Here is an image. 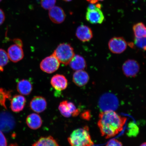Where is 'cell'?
Returning <instances> with one entry per match:
<instances>
[{"instance_id":"1","label":"cell","mask_w":146,"mask_h":146,"mask_svg":"<svg viewBox=\"0 0 146 146\" xmlns=\"http://www.w3.org/2000/svg\"><path fill=\"white\" fill-rule=\"evenodd\" d=\"M99 118L98 127L102 135L106 139L112 137L121 132L127 120L114 111L100 112Z\"/></svg>"},{"instance_id":"2","label":"cell","mask_w":146,"mask_h":146,"mask_svg":"<svg viewBox=\"0 0 146 146\" xmlns=\"http://www.w3.org/2000/svg\"><path fill=\"white\" fill-rule=\"evenodd\" d=\"M68 140L70 146H93L94 145L87 126L74 130Z\"/></svg>"},{"instance_id":"3","label":"cell","mask_w":146,"mask_h":146,"mask_svg":"<svg viewBox=\"0 0 146 146\" xmlns=\"http://www.w3.org/2000/svg\"><path fill=\"white\" fill-rule=\"evenodd\" d=\"M60 63L65 65L69 64L75 55L74 49L69 44H60L53 54Z\"/></svg>"},{"instance_id":"4","label":"cell","mask_w":146,"mask_h":146,"mask_svg":"<svg viewBox=\"0 0 146 146\" xmlns=\"http://www.w3.org/2000/svg\"><path fill=\"white\" fill-rule=\"evenodd\" d=\"M102 5L98 3L89 5L87 9L86 19L93 24H101L105 20V17L101 10Z\"/></svg>"},{"instance_id":"5","label":"cell","mask_w":146,"mask_h":146,"mask_svg":"<svg viewBox=\"0 0 146 146\" xmlns=\"http://www.w3.org/2000/svg\"><path fill=\"white\" fill-rule=\"evenodd\" d=\"M60 62L53 54L45 58L40 64V67L43 72L52 74L59 68Z\"/></svg>"},{"instance_id":"6","label":"cell","mask_w":146,"mask_h":146,"mask_svg":"<svg viewBox=\"0 0 146 146\" xmlns=\"http://www.w3.org/2000/svg\"><path fill=\"white\" fill-rule=\"evenodd\" d=\"M118 104L116 97L109 93L102 96L99 102L100 107L103 111H114L117 107Z\"/></svg>"},{"instance_id":"7","label":"cell","mask_w":146,"mask_h":146,"mask_svg":"<svg viewBox=\"0 0 146 146\" xmlns=\"http://www.w3.org/2000/svg\"><path fill=\"white\" fill-rule=\"evenodd\" d=\"M58 108L62 115L67 118L77 116L80 112L79 109L74 103L67 100H64L60 103Z\"/></svg>"},{"instance_id":"8","label":"cell","mask_w":146,"mask_h":146,"mask_svg":"<svg viewBox=\"0 0 146 146\" xmlns=\"http://www.w3.org/2000/svg\"><path fill=\"white\" fill-rule=\"evenodd\" d=\"M15 125V120L10 113L6 112L0 113V131L9 132L13 129Z\"/></svg>"},{"instance_id":"9","label":"cell","mask_w":146,"mask_h":146,"mask_svg":"<svg viewBox=\"0 0 146 146\" xmlns=\"http://www.w3.org/2000/svg\"><path fill=\"white\" fill-rule=\"evenodd\" d=\"M127 43L123 37H114L111 38L108 42L109 50L113 53L120 54L127 48Z\"/></svg>"},{"instance_id":"10","label":"cell","mask_w":146,"mask_h":146,"mask_svg":"<svg viewBox=\"0 0 146 146\" xmlns=\"http://www.w3.org/2000/svg\"><path fill=\"white\" fill-rule=\"evenodd\" d=\"M125 75L128 77H134L140 70V65L136 60L129 59L125 62L122 66Z\"/></svg>"},{"instance_id":"11","label":"cell","mask_w":146,"mask_h":146,"mask_svg":"<svg viewBox=\"0 0 146 146\" xmlns=\"http://www.w3.org/2000/svg\"><path fill=\"white\" fill-rule=\"evenodd\" d=\"M23 46L15 43L9 47L7 52L9 60L14 63H17L23 59L24 54Z\"/></svg>"},{"instance_id":"12","label":"cell","mask_w":146,"mask_h":146,"mask_svg":"<svg viewBox=\"0 0 146 146\" xmlns=\"http://www.w3.org/2000/svg\"><path fill=\"white\" fill-rule=\"evenodd\" d=\"M30 106L31 109L34 112L40 113L44 111L46 108V100L43 97L36 96L31 100Z\"/></svg>"},{"instance_id":"13","label":"cell","mask_w":146,"mask_h":146,"mask_svg":"<svg viewBox=\"0 0 146 146\" xmlns=\"http://www.w3.org/2000/svg\"><path fill=\"white\" fill-rule=\"evenodd\" d=\"M51 85L56 90L61 91L64 90L68 86V81L63 75L56 74L51 78Z\"/></svg>"},{"instance_id":"14","label":"cell","mask_w":146,"mask_h":146,"mask_svg":"<svg viewBox=\"0 0 146 146\" xmlns=\"http://www.w3.org/2000/svg\"><path fill=\"white\" fill-rule=\"evenodd\" d=\"M49 10V17L52 22L60 24L64 21L65 14L63 9L60 7L54 6Z\"/></svg>"},{"instance_id":"15","label":"cell","mask_w":146,"mask_h":146,"mask_svg":"<svg viewBox=\"0 0 146 146\" xmlns=\"http://www.w3.org/2000/svg\"><path fill=\"white\" fill-rule=\"evenodd\" d=\"M76 36L80 41L86 42L92 39L93 34L90 27L86 25H82L78 27L76 30Z\"/></svg>"},{"instance_id":"16","label":"cell","mask_w":146,"mask_h":146,"mask_svg":"<svg viewBox=\"0 0 146 146\" xmlns=\"http://www.w3.org/2000/svg\"><path fill=\"white\" fill-rule=\"evenodd\" d=\"M26 100L22 95H16L13 98L11 102V108L13 112H19L24 108Z\"/></svg>"},{"instance_id":"17","label":"cell","mask_w":146,"mask_h":146,"mask_svg":"<svg viewBox=\"0 0 146 146\" xmlns=\"http://www.w3.org/2000/svg\"><path fill=\"white\" fill-rule=\"evenodd\" d=\"M73 81L78 87L84 86L88 83L89 76L88 74L83 70L76 71L73 76Z\"/></svg>"},{"instance_id":"18","label":"cell","mask_w":146,"mask_h":146,"mask_svg":"<svg viewBox=\"0 0 146 146\" xmlns=\"http://www.w3.org/2000/svg\"><path fill=\"white\" fill-rule=\"evenodd\" d=\"M71 68L73 70H83L86 67V63L84 58L79 55H75L69 63Z\"/></svg>"},{"instance_id":"19","label":"cell","mask_w":146,"mask_h":146,"mask_svg":"<svg viewBox=\"0 0 146 146\" xmlns=\"http://www.w3.org/2000/svg\"><path fill=\"white\" fill-rule=\"evenodd\" d=\"M26 123L27 126L30 129L35 130L41 127L42 124V121L41 117L39 115L32 113L27 116Z\"/></svg>"},{"instance_id":"20","label":"cell","mask_w":146,"mask_h":146,"mask_svg":"<svg viewBox=\"0 0 146 146\" xmlns=\"http://www.w3.org/2000/svg\"><path fill=\"white\" fill-rule=\"evenodd\" d=\"M17 89L19 94L24 96H27L32 92L33 86L29 80L23 79L18 82Z\"/></svg>"},{"instance_id":"21","label":"cell","mask_w":146,"mask_h":146,"mask_svg":"<svg viewBox=\"0 0 146 146\" xmlns=\"http://www.w3.org/2000/svg\"><path fill=\"white\" fill-rule=\"evenodd\" d=\"M32 146H60L53 137H42L33 144Z\"/></svg>"},{"instance_id":"22","label":"cell","mask_w":146,"mask_h":146,"mask_svg":"<svg viewBox=\"0 0 146 146\" xmlns=\"http://www.w3.org/2000/svg\"><path fill=\"white\" fill-rule=\"evenodd\" d=\"M133 31L135 38L146 37V26L143 23H138L133 27Z\"/></svg>"},{"instance_id":"23","label":"cell","mask_w":146,"mask_h":146,"mask_svg":"<svg viewBox=\"0 0 146 146\" xmlns=\"http://www.w3.org/2000/svg\"><path fill=\"white\" fill-rule=\"evenodd\" d=\"M11 96V92L0 88V105L7 109L6 105L7 100L10 99Z\"/></svg>"},{"instance_id":"24","label":"cell","mask_w":146,"mask_h":146,"mask_svg":"<svg viewBox=\"0 0 146 146\" xmlns=\"http://www.w3.org/2000/svg\"><path fill=\"white\" fill-rule=\"evenodd\" d=\"M9 58L7 52L3 49H0V71L3 72L4 67L9 62Z\"/></svg>"},{"instance_id":"25","label":"cell","mask_w":146,"mask_h":146,"mask_svg":"<svg viewBox=\"0 0 146 146\" xmlns=\"http://www.w3.org/2000/svg\"><path fill=\"white\" fill-rule=\"evenodd\" d=\"M139 132L138 127L136 124L131 123L129 124L127 135L129 136H135Z\"/></svg>"},{"instance_id":"26","label":"cell","mask_w":146,"mask_h":146,"mask_svg":"<svg viewBox=\"0 0 146 146\" xmlns=\"http://www.w3.org/2000/svg\"><path fill=\"white\" fill-rule=\"evenodd\" d=\"M56 0H41V4L43 8L50 10L54 6Z\"/></svg>"},{"instance_id":"27","label":"cell","mask_w":146,"mask_h":146,"mask_svg":"<svg viewBox=\"0 0 146 146\" xmlns=\"http://www.w3.org/2000/svg\"><path fill=\"white\" fill-rule=\"evenodd\" d=\"M135 43L137 46L144 50H146V37L141 38H135Z\"/></svg>"},{"instance_id":"28","label":"cell","mask_w":146,"mask_h":146,"mask_svg":"<svg viewBox=\"0 0 146 146\" xmlns=\"http://www.w3.org/2000/svg\"><path fill=\"white\" fill-rule=\"evenodd\" d=\"M106 146H123L121 142L115 139L110 141Z\"/></svg>"},{"instance_id":"29","label":"cell","mask_w":146,"mask_h":146,"mask_svg":"<svg viewBox=\"0 0 146 146\" xmlns=\"http://www.w3.org/2000/svg\"><path fill=\"white\" fill-rule=\"evenodd\" d=\"M0 146H7L6 138L2 132L0 131Z\"/></svg>"},{"instance_id":"30","label":"cell","mask_w":146,"mask_h":146,"mask_svg":"<svg viewBox=\"0 0 146 146\" xmlns=\"http://www.w3.org/2000/svg\"><path fill=\"white\" fill-rule=\"evenodd\" d=\"M5 20V15L4 12L0 9V26L4 23Z\"/></svg>"},{"instance_id":"31","label":"cell","mask_w":146,"mask_h":146,"mask_svg":"<svg viewBox=\"0 0 146 146\" xmlns=\"http://www.w3.org/2000/svg\"><path fill=\"white\" fill-rule=\"evenodd\" d=\"M89 114V112H87L83 113H82V117L84 119H87L88 118H89V116H88V115Z\"/></svg>"},{"instance_id":"32","label":"cell","mask_w":146,"mask_h":146,"mask_svg":"<svg viewBox=\"0 0 146 146\" xmlns=\"http://www.w3.org/2000/svg\"><path fill=\"white\" fill-rule=\"evenodd\" d=\"M89 2L92 4H94V3H97L98 1H102L104 0H87Z\"/></svg>"},{"instance_id":"33","label":"cell","mask_w":146,"mask_h":146,"mask_svg":"<svg viewBox=\"0 0 146 146\" xmlns=\"http://www.w3.org/2000/svg\"><path fill=\"white\" fill-rule=\"evenodd\" d=\"M8 146H18L17 144L16 143H12L10 144Z\"/></svg>"},{"instance_id":"34","label":"cell","mask_w":146,"mask_h":146,"mask_svg":"<svg viewBox=\"0 0 146 146\" xmlns=\"http://www.w3.org/2000/svg\"><path fill=\"white\" fill-rule=\"evenodd\" d=\"M140 146H146V142L142 144Z\"/></svg>"},{"instance_id":"35","label":"cell","mask_w":146,"mask_h":146,"mask_svg":"<svg viewBox=\"0 0 146 146\" xmlns=\"http://www.w3.org/2000/svg\"><path fill=\"white\" fill-rule=\"evenodd\" d=\"M64 1H72V0H64Z\"/></svg>"},{"instance_id":"36","label":"cell","mask_w":146,"mask_h":146,"mask_svg":"<svg viewBox=\"0 0 146 146\" xmlns=\"http://www.w3.org/2000/svg\"><path fill=\"white\" fill-rule=\"evenodd\" d=\"M2 1V0H0V2H1Z\"/></svg>"}]
</instances>
